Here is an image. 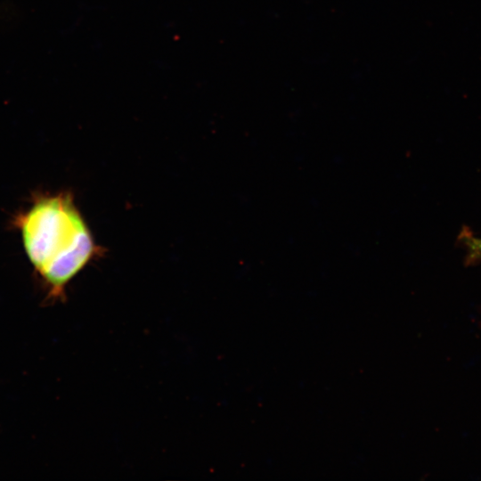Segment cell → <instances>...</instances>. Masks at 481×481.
I'll return each mask as SVG.
<instances>
[{
    "mask_svg": "<svg viewBox=\"0 0 481 481\" xmlns=\"http://www.w3.org/2000/svg\"><path fill=\"white\" fill-rule=\"evenodd\" d=\"M458 240L466 249V265L481 262V238L476 236L470 229L464 226L461 231Z\"/></svg>",
    "mask_w": 481,
    "mask_h": 481,
    "instance_id": "2",
    "label": "cell"
},
{
    "mask_svg": "<svg viewBox=\"0 0 481 481\" xmlns=\"http://www.w3.org/2000/svg\"><path fill=\"white\" fill-rule=\"evenodd\" d=\"M25 252L53 298L64 295L69 281L94 253L90 231L72 197L41 196L18 218Z\"/></svg>",
    "mask_w": 481,
    "mask_h": 481,
    "instance_id": "1",
    "label": "cell"
}]
</instances>
